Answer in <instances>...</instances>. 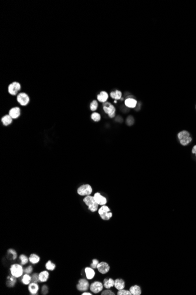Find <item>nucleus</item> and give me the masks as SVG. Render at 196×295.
I'll return each instance as SVG.
<instances>
[{
    "mask_svg": "<svg viewBox=\"0 0 196 295\" xmlns=\"http://www.w3.org/2000/svg\"><path fill=\"white\" fill-rule=\"evenodd\" d=\"M83 202L87 206V207H88V209L91 212H95L98 211L99 205L95 201L93 196H92L91 195L86 196L84 198Z\"/></svg>",
    "mask_w": 196,
    "mask_h": 295,
    "instance_id": "obj_1",
    "label": "nucleus"
},
{
    "mask_svg": "<svg viewBox=\"0 0 196 295\" xmlns=\"http://www.w3.org/2000/svg\"><path fill=\"white\" fill-rule=\"evenodd\" d=\"M21 114V108L19 107H14L11 108L8 112V114L12 117L13 120L17 119L20 117Z\"/></svg>",
    "mask_w": 196,
    "mask_h": 295,
    "instance_id": "obj_12",
    "label": "nucleus"
},
{
    "mask_svg": "<svg viewBox=\"0 0 196 295\" xmlns=\"http://www.w3.org/2000/svg\"><path fill=\"white\" fill-rule=\"evenodd\" d=\"M91 119L95 122H98L101 119L100 114L97 112H94L91 114Z\"/></svg>",
    "mask_w": 196,
    "mask_h": 295,
    "instance_id": "obj_29",
    "label": "nucleus"
},
{
    "mask_svg": "<svg viewBox=\"0 0 196 295\" xmlns=\"http://www.w3.org/2000/svg\"><path fill=\"white\" fill-rule=\"evenodd\" d=\"M49 277V273L47 270H42L39 273V282L42 283H45L48 281Z\"/></svg>",
    "mask_w": 196,
    "mask_h": 295,
    "instance_id": "obj_16",
    "label": "nucleus"
},
{
    "mask_svg": "<svg viewBox=\"0 0 196 295\" xmlns=\"http://www.w3.org/2000/svg\"><path fill=\"white\" fill-rule=\"evenodd\" d=\"M98 107V103L96 100H93L90 104V109L92 111H95Z\"/></svg>",
    "mask_w": 196,
    "mask_h": 295,
    "instance_id": "obj_30",
    "label": "nucleus"
},
{
    "mask_svg": "<svg viewBox=\"0 0 196 295\" xmlns=\"http://www.w3.org/2000/svg\"><path fill=\"white\" fill-rule=\"evenodd\" d=\"M28 289L31 294L35 295L37 294L39 290V286L38 283L32 282L30 284L28 285Z\"/></svg>",
    "mask_w": 196,
    "mask_h": 295,
    "instance_id": "obj_14",
    "label": "nucleus"
},
{
    "mask_svg": "<svg viewBox=\"0 0 196 295\" xmlns=\"http://www.w3.org/2000/svg\"><path fill=\"white\" fill-rule=\"evenodd\" d=\"M17 102L22 106H27L30 102L29 96L24 92H20L17 96Z\"/></svg>",
    "mask_w": 196,
    "mask_h": 295,
    "instance_id": "obj_8",
    "label": "nucleus"
},
{
    "mask_svg": "<svg viewBox=\"0 0 196 295\" xmlns=\"http://www.w3.org/2000/svg\"><path fill=\"white\" fill-rule=\"evenodd\" d=\"M82 295H92V294L90 292H88L86 291H83V293L81 294Z\"/></svg>",
    "mask_w": 196,
    "mask_h": 295,
    "instance_id": "obj_38",
    "label": "nucleus"
},
{
    "mask_svg": "<svg viewBox=\"0 0 196 295\" xmlns=\"http://www.w3.org/2000/svg\"><path fill=\"white\" fill-rule=\"evenodd\" d=\"M103 287H104L103 284H102V282L99 281H95L90 285L89 289L92 293L96 294L102 291Z\"/></svg>",
    "mask_w": 196,
    "mask_h": 295,
    "instance_id": "obj_10",
    "label": "nucleus"
},
{
    "mask_svg": "<svg viewBox=\"0 0 196 295\" xmlns=\"http://www.w3.org/2000/svg\"><path fill=\"white\" fill-rule=\"evenodd\" d=\"M93 196L95 201L96 202V203L98 205H100L102 206L106 204L107 202V199L105 197H104L103 196H102L100 193L97 192V193H95Z\"/></svg>",
    "mask_w": 196,
    "mask_h": 295,
    "instance_id": "obj_11",
    "label": "nucleus"
},
{
    "mask_svg": "<svg viewBox=\"0 0 196 295\" xmlns=\"http://www.w3.org/2000/svg\"><path fill=\"white\" fill-rule=\"evenodd\" d=\"M21 282L24 285H28L32 282V276L30 274L25 273L21 278Z\"/></svg>",
    "mask_w": 196,
    "mask_h": 295,
    "instance_id": "obj_22",
    "label": "nucleus"
},
{
    "mask_svg": "<svg viewBox=\"0 0 196 295\" xmlns=\"http://www.w3.org/2000/svg\"><path fill=\"white\" fill-rule=\"evenodd\" d=\"M103 111L106 114H107L111 119L115 117L116 115V108L110 103L106 101L103 103Z\"/></svg>",
    "mask_w": 196,
    "mask_h": 295,
    "instance_id": "obj_7",
    "label": "nucleus"
},
{
    "mask_svg": "<svg viewBox=\"0 0 196 295\" xmlns=\"http://www.w3.org/2000/svg\"><path fill=\"white\" fill-rule=\"evenodd\" d=\"M32 282L38 283L39 282V273H34L32 274Z\"/></svg>",
    "mask_w": 196,
    "mask_h": 295,
    "instance_id": "obj_33",
    "label": "nucleus"
},
{
    "mask_svg": "<svg viewBox=\"0 0 196 295\" xmlns=\"http://www.w3.org/2000/svg\"><path fill=\"white\" fill-rule=\"evenodd\" d=\"M85 273L88 280H92L95 276V272L91 267H86L85 269Z\"/></svg>",
    "mask_w": 196,
    "mask_h": 295,
    "instance_id": "obj_17",
    "label": "nucleus"
},
{
    "mask_svg": "<svg viewBox=\"0 0 196 295\" xmlns=\"http://www.w3.org/2000/svg\"><path fill=\"white\" fill-rule=\"evenodd\" d=\"M117 295H132V293L130 292V290H124V289H121V290H119L117 293Z\"/></svg>",
    "mask_w": 196,
    "mask_h": 295,
    "instance_id": "obj_31",
    "label": "nucleus"
},
{
    "mask_svg": "<svg viewBox=\"0 0 196 295\" xmlns=\"http://www.w3.org/2000/svg\"><path fill=\"white\" fill-rule=\"evenodd\" d=\"M41 293L42 294H47L48 293V287L46 285H44L42 287Z\"/></svg>",
    "mask_w": 196,
    "mask_h": 295,
    "instance_id": "obj_37",
    "label": "nucleus"
},
{
    "mask_svg": "<svg viewBox=\"0 0 196 295\" xmlns=\"http://www.w3.org/2000/svg\"><path fill=\"white\" fill-rule=\"evenodd\" d=\"M114 286L118 290L123 289L125 287V282L122 279H116L115 280Z\"/></svg>",
    "mask_w": 196,
    "mask_h": 295,
    "instance_id": "obj_20",
    "label": "nucleus"
},
{
    "mask_svg": "<svg viewBox=\"0 0 196 295\" xmlns=\"http://www.w3.org/2000/svg\"><path fill=\"white\" fill-rule=\"evenodd\" d=\"M98 213L101 219L103 220H109L113 216L112 213L110 212V209L106 205L102 206L101 207L98 209Z\"/></svg>",
    "mask_w": 196,
    "mask_h": 295,
    "instance_id": "obj_4",
    "label": "nucleus"
},
{
    "mask_svg": "<svg viewBox=\"0 0 196 295\" xmlns=\"http://www.w3.org/2000/svg\"><path fill=\"white\" fill-rule=\"evenodd\" d=\"M115 284V280L112 279H105L103 280V286L106 289H110L113 287Z\"/></svg>",
    "mask_w": 196,
    "mask_h": 295,
    "instance_id": "obj_25",
    "label": "nucleus"
},
{
    "mask_svg": "<svg viewBox=\"0 0 196 295\" xmlns=\"http://www.w3.org/2000/svg\"><path fill=\"white\" fill-rule=\"evenodd\" d=\"M192 153L195 154L196 155V145L194 146L192 149Z\"/></svg>",
    "mask_w": 196,
    "mask_h": 295,
    "instance_id": "obj_39",
    "label": "nucleus"
},
{
    "mask_svg": "<svg viewBox=\"0 0 196 295\" xmlns=\"http://www.w3.org/2000/svg\"><path fill=\"white\" fill-rule=\"evenodd\" d=\"M177 136L180 144L184 146L188 145L192 141L190 133L186 130H183L180 132L178 133Z\"/></svg>",
    "mask_w": 196,
    "mask_h": 295,
    "instance_id": "obj_3",
    "label": "nucleus"
},
{
    "mask_svg": "<svg viewBox=\"0 0 196 295\" xmlns=\"http://www.w3.org/2000/svg\"><path fill=\"white\" fill-rule=\"evenodd\" d=\"M137 103H138V102H137L136 100H135L133 98L129 97V98H126V100L124 101V104H125V105L127 107L131 108H135L136 106V105H137Z\"/></svg>",
    "mask_w": 196,
    "mask_h": 295,
    "instance_id": "obj_15",
    "label": "nucleus"
},
{
    "mask_svg": "<svg viewBox=\"0 0 196 295\" xmlns=\"http://www.w3.org/2000/svg\"><path fill=\"white\" fill-rule=\"evenodd\" d=\"M108 98H109V94H107V92H106L105 91H101L97 96V99H98V100L99 102L103 103H106L107 101V100H108Z\"/></svg>",
    "mask_w": 196,
    "mask_h": 295,
    "instance_id": "obj_19",
    "label": "nucleus"
},
{
    "mask_svg": "<svg viewBox=\"0 0 196 295\" xmlns=\"http://www.w3.org/2000/svg\"><path fill=\"white\" fill-rule=\"evenodd\" d=\"M110 96L111 98H113L115 100H120L122 96V93L119 90H115V91H112L110 94Z\"/></svg>",
    "mask_w": 196,
    "mask_h": 295,
    "instance_id": "obj_26",
    "label": "nucleus"
},
{
    "mask_svg": "<svg viewBox=\"0 0 196 295\" xmlns=\"http://www.w3.org/2000/svg\"><path fill=\"white\" fill-rule=\"evenodd\" d=\"M21 90V85L19 82L17 81H14L10 83L8 86V93L13 96H17Z\"/></svg>",
    "mask_w": 196,
    "mask_h": 295,
    "instance_id": "obj_6",
    "label": "nucleus"
},
{
    "mask_svg": "<svg viewBox=\"0 0 196 295\" xmlns=\"http://www.w3.org/2000/svg\"><path fill=\"white\" fill-rule=\"evenodd\" d=\"M17 279L15 277L13 276L11 274V276H8L7 277V286L9 287H13L15 286L17 283Z\"/></svg>",
    "mask_w": 196,
    "mask_h": 295,
    "instance_id": "obj_23",
    "label": "nucleus"
},
{
    "mask_svg": "<svg viewBox=\"0 0 196 295\" xmlns=\"http://www.w3.org/2000/svg\"><path fill=\"white\" fill-rule=\"evenodd\" d=\"M89 287V283L86 279H80L78 280V283L77 284V289L80 291H87Z\"/></svg>",
    "mask_w": 196,
    "mask_h": 295,
    "instance_id": "obj_9",
    "label": "nucleus"
},
{
    "mask_svg": "<svg viewBox=\"0 0 196 295\" xmlns=\"http://www.w3.org/2000/svg\"><path fill=\"white\" fill-rule=\"evenodd\" d=\"M195 108H196V105H195Z\"/></svg>",
    "mask_w": 196,
    "mask_h": 295,
    "instance_id": "obj_40",
    "label": "nucleus"
},
{
    "mask_svg": "<svg viewBox=\"0 0 196 295\" xmlns=\"http://www.w3.org/2000/svg\"><path fill=\"white\" fill-rule=\"evenodd\" d=\"M45 269L49 271H53L56 268V265L53 263L51 260H48L45 265Z\"/></svg>",
    "mask_w": 196,
    "mask_h": 295,
    "instance_id": "obj_27",
    "label": "nucleus"
},
{
    "mask_svg": "<svg viewBox=\"0 0 196 295\" xmlns=\"http://www.w3.org/2000/svg\"><path fill=\"white\" fill-rule=\"evenodd\" d=\"M41 258L39 255L35 253H32L29 257V261L32 265L38 264L40 262Z\"/></svg>",
    "mask_w": 196,
    "mask_h": 295,
    "instance_id": "obj_21",
    "label": "nucleus"
},
{
    "mask_svg": "<svg viewBox=\"0 0 196 295\" xmlns=\"http://www.w3.org/2000/svg\"><path fill=\"white\" fill-rule=\"evenodd\" d=\"M99 263V260H98L95 259H93V260H92V263L91 264V267L92 268H93V269H96Z\"/></svg>",
    "mask_w": 196,
    "mask_h": 295,
    "instance_id": "obj_35",
    "label": "nucleus"
},
{
    "mask_svg": "<svg viewBox=\"0 0 196 295\" xmlns=\"http://www.w3.org/2000/svg\"><path fill=\"white\" fill-rule=\"evenodd\" d=\"M19 259L21 261V264L22 265H27L29 261V258H28L25 255L22 254L19 256Z\"/></svg>",
    "mask_w": 196,
    "mask_h": 295,
    "instance_id": "obj_28",
    "label": "nucleus"
},
{
    "mask_svg": "<svg viewBox=\"0 0 196 295\" xmlns=\"http://www.w3.org/2000/svg\"><path fill=\"white\" fill-rule=\"evenodd\" d=\"M102 295H115V293L112 291L111 290H109V289H106V290H105L102 291L101 293Z\"/></svg>",
    "mask_w": 196,
    "mask_h": 295,
    "instance_id": "obj_34",
    "label": "nucleus"
},
{
    "mask_svg": "<svg viewBox=\"0 0 196 295\" xmlns=\"http://www.w3.org/2000/svg\"><path fill=\"white\" fill-rule=\"evenodd\" d=\"M33 271V267L31 265H29L28 267H27L24 269V272L25 273H28V274H31Z\"/></svg>",
    "mask_w": 196,
    "mask_h": 295,
    "instance_id": "obj_36",
    "label": "nucleus"
},
{
    "mask_svg": "<svg viewBox=\"0 0 196 295\" xmlns=\"http://www.w3.org/2000/svg\"><path fill=\"white\" fill-rule=\"evenodd\" d=\"M129 290L132 293V295H141L142 293L141 287L138 285H133L129 289Z\"/></svg>",
    "mask_w": 196,
    "mask_h": 295,
    "instance_id": "obj_24",
    "label": "nucleus"
},
{
    "mask_svg": "<svg viewBox=\"0 0 196 295\" xmlns=\"http://www.w3.org/2000/svg\"><path fill=\"white\" fill-rule=\"evenodd\" d=\"M8 253L12 255V259L13 260H15L17 258V253L13 249H9L8 250Z\"/></svg>",
    "mask_w": 196,
    "mask_h": 295,
    "instance_id": "obj_32",
    "label": "nucleus"
},
{
    "mask_svg": "<svg viewBox=\"0 0 196 295\" xmlns=\"http://www.w3.org/2000/svg\"><path fill=\"white\" fill-rule=\"evenodd\" d=\"M97 269L99 272H100L101 274H104L109 272L110 270V266L107 263L105 262H101L98 264Z\"/></svg>",
    "mask_w": 196,
    "mask_h": 295,
    "instance_id": "obj_13",
    "label": "nucleus"
},
{
    "mask_svg": "<svg viewBox=\"0 0 196 295\" xmlns=\"http://www.w3.org/2000/svg\"><path fill=\"white\" fill-rule=\"evenodd\" d=\"M23 265L18 263L13 264L10 267V273L11 274L16 278H20L22 277L24 273V269L23 268Z\"/></svg>",
    "mask_w": 196,
    "mask_h": 295,
    "instance_id": "obj_2",
    "label": "nucleus"
},
{
    "mask_svg": "<svg viewBox=\"0 0 196 295\" xmlns=\"http://www.w3.org/2000/svg\"><path fill=\"white\" fill-rule=\"evenodd\" d=\"M93 192L92 186L89 184H84L80 186L77 189V193L81 196L91 195Z\"/></svg>",
    "mask_w": 196,
    "mask_h": 295,
    "instance_id": "obj_5",
    "label": "nucleus"
},
{
    "mask_svg": "<svg viewBox=\"0 0 196 295\" xmlns=\"http://www.w3.org/2000/svg\"><path fill=\"white\" fill-rule=\"evenodd\" d=\"M1 121L4 126H8L13 123V119L9 114H6L2 117Z\"/></svg>",
    "mask_w": 196,
    "mask_h": 295,
    "instance_id": "obj_18",
    "label": "nucleus"
}]
</instances>
